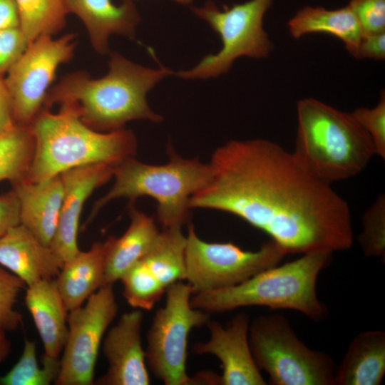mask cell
<instances>
[{"instance_id": "1", "label": "cell", "mask_w": 385, "mask_h": 385, "mask_svg": "<svg viewBox=\"0 0 385 385\" xmlns=\"http://www.w3.org/2000/svg\"><path fill=\"white\" fill-rule=\"evenodd\" d=\"M211 178L189 207L235 215L285 253H333L354 242L348 203L292 152L267 139L231 140L213 152Z\"/></svg>"}, {"instance_id": "2", "label": "cell", "mask_w": 385, "mask_h": 385, "mask_svg": "<svg viewBox=\"0 0 385 385\" xmlns=\"http://www.w3.org/2000/svg\"><path fill=\"white\" fill-rule=\"evenodd\" d=\"M108 68V73L100 78H92L83 71L67 74L49 89L43 109L67 105L83 123L100 132L124 128L135 120L163 121V118L150 108L146 96L174 71L163 66H141L118 52L110 53Z\"/></svg>"}, {"instance_id": "3", "label": "cell", "mask_w": 385, "mask_h": 385, "mask_svg": "<svg viewBox=\"0 0 385 385\" xmlns=\"http://www.w3.org/2000/svg\"><path fill=\"white\" fill-rule=\"evenodd\" d=\"M34 139L32 160L24 179L46 180L64 171L89 164H116L137 151L130 130H95L67 105L57 113L43 109L31 124Z\"/></svg>"}, {"instance_id": "4", "label": "cell", "mask_w": 385, "mask_h": 385, "mask_svg": "<svg viewBox=\"0 0 385 385\" xmlns=\"http://www.w3.org/2000/svg\"><path fill=\"white\" fill-rule=\"evenodd\" d=\"M297 160L317 179L332 184L360 173L376 155L373 142L351 113L306 98L297 104Z\"/></svg>"}, {"instance_id": "5", "label": "cell", "mask_w": 385, "mask_h": 385, "mask_svg": "<svg viewBox=\"0 0 385 385\" xmlns=\"http://www.w3.org/2000/svg\"><path fill=\"white\" fill-rule=\"evenodd\" d=\"M331 252L301 255L271 267L236 285L192 294L191 306L209 314L249 306L292 309L314 321L324 319L327 308L317 294L320 272L331 262Z\"/></svg>"}, {"instance_id": "6", "label": "cell", "mask_w": 385, "mask_h": 385, "mask_svg": "<svg viewBox=\"0 0 385 385\" xmlns=\"http://www.w3.org/2000/svg\"><path fill=\"white\" fill-rule=\"evenodd\" d=\"M167 153L168 161L162 165L144 163L133 157L118 163L113 186L95 202L88 221L111 200L126 198L133 202L148 196L157 202V217L163 228H182L187 224L190 199L210 181V165L199 158L181 157L170 143Z\"/></svg>"}, {"instance_id": "7", "label": "cell", "mask_w": 385, "mask_h": 385, "mask_svg": "<svg viewBox=\"0 0 385 385\" xmlns=\"http://www.w3.org/2000/svg\"><path fill=\"white\" fill-rule=\"evenodd\" d=\"M249 344L254 361L273 385H335L332 357L309 348L279 314L261 315L250 322Z\"/></svg>"}, {"instance_id": "8", "label": "cell", "mask_w": 385, "mask_h": 385, "mask_svg": "<svg viewBox=\"0 0 385 385\" xmlns=\"http://www.w3.org/2000/svg\"><path fill=\"white\" fill-rule=\"evenodd\" d=\"M274 1L249 0L222 10L212 1L192 7L194 14L220 35L222 46L217 53L205 56L192 68L173 74L185 79L216 78L227 73L240 57H267L274 44L264 29L263 21Z\"/></svg>"}, {"instance_id": "9", "label": "cell", "mask_w": 385, "mask_h": 385, "mask_svg": "<svg viewBox=\"0 0 385 385\" xmlns=\"http://www.w3.org/2000/svg\"><path fill=\"white\" fill-rule=\"evenodd\" d=\"M165 294V305L155 312L146 334V364L165 385L195 384L186 369L188 336L193 328L207 325L210 314L191 306L188 282L174 283Z\"/></svg>"}, {"instance_id": "10", "label": "cell", "mask_w": 385, "mask_h": 385, "mask_svg": "<svg viewBox=\"0 0 385 385\" xmlns=\"http://www.w3.org/2000/svg\"><path fill=\"white\" fill-rule=\"evenodd\" d=\"M286 253L272 240L255 251L232 242H208L188 224L185 246L187 282L193 294L236 285L258 272L278 265Z\"/></svg>"}, {"instance_id": "11", "label": "cell", "mask_w": 385, "mask_h": 385, "mask_svg": "<svg viewBox=\"0 0 385 385\" xmlns=\"http://www.w3.org/2000/svg\"><path fill=\"white\" fill-rule=\"evenodd\" d=\"M73 34L58 38L42 36L29 43L5 78L16 125H31L43 109L58 67L70 61L76 45Z\"/></svg>"}, {"instance_id": "12", "label": "cell", "mask_w": 385, "mask_h": 385, "mask_svg": "<svg viewBox=\"0 0 385 385\" xmlns=\"http://www.w3.org/2000/svg\"><path fill=\"white\" fill-rule=\"evenodd\" d=\"M118 310L113 284L92 294L84 306L68 311V332L56 385H93L103 336Z\"/></svg>"}, {"instance_id": "13", "label": "cell", "mask_w": 385, "mask_h": 385, "mask_svg": "<svg viewBox=\"0 0 385 385\" xmlns=\"http://www.w3.org/2000/svg\"><path fill=\"white\" fill-rule=\"evenodd\" d=\"M186 236L163 228L150 251L120 278L123 295L134 309L150 310L174 283L185 280Z\"/></svg>"}, {"instance_id": "14", "label": "cell", "mask_w": 385, "mask_h": 385, "mask_svg": "<svg viewBox=\"0 0 385 385\" xmlns=\"http://www.w3.org/2000/svg\"><path fill=\"white\" fill-rule=\"evenodd\" d=\"M250 320L248 314L240 312L225 326L217 321L207 324L210 339L195 344L192 351L196 354H212L220 361L222 385H265L257 366L249 344Z\"/></svg>"}, {"instance_id": "15", "label": "cell", "mask_w": 385, "mask_h": 385, "mask_svg": "<svg viewBox=\"0 0 385 385\" xmlns=\"http://www.w3.org/2000/svg\"><path fill=\"white\" fill-rule=\"evenodd\" d=\"M143 314L140 309L123 313L107 332L103 352L106 373L94 381L98 385H148L150 376L141 340Z\"/></svg>"}, {"instance_id": "16", "label": "cell", "mask_w": 385, "mask_h": 385, "mask_svg": "<svg viewBox=\"0 0 385 385\" xmlns=\"http://www.w3.org/2000/svg\"><path fill=\"white\" fill-rule=\"evenodd\" d=\"M116 164H89L71 168L60 174L63 185V197L56 234L50 247L63 265L80 251L77 240L78 230L86 200L93 190L113 177Z\"/></svg>"}, {"instance_id": "17", "label": "cell", "mask_w": 385, "mask_h": 385, "mask_svg": "<svg viewBox=\"0 0 385 385\" xmlns=\"http://www.w3.org/2000/svg\"><path fill=\"white\" fill-rule=\"evenodd\" d=\"M0 265L29 286L56 277L63 262L20 223L0 237Z\"/></svg>"}, {"instance_id": "18", "label": "cell", "mask_w": 385, "mask_h": 385, "mask_svg": "<svg viewBox=\"0 0 385 385\" xmlns=\"http://www.w3.org/2000/svg\"><path fill=\"white\" fill-rule=\"evenodd\" d=\"M19 205L20 223L42 244L50 247L55 236L63 197L61 175L34 183L11 182Z\"/></svg>"}, {"instance_id": "19", "label": "cell", "mask_w": 385, "mask_h": 385, "mask_svg": "<svg viewBox=\"0 0 385 385\" xmlns=\"http://www.w3.org/2000/svg\"><path fill=\"white\" fill-rule=\"evenodd\" d=\"M133 1L116 6L111 0H64L68 14L82 21L93 49L101 55L110 53L111 35L135 38L140 16Z\"/></svg>"}, {"instance_id": "20", "label": "cell", "mask_w": 385, "mask_h": 385, "mask_svg": "<svg viewBox=\"0 0 385 385\" xmlns=\"http://www.w3.org/2000/svg\"><path fill=\"white\" fill-rule=\"evenodd\" d=\"M25 304L44 347V355L59 359L68 332L67 309L54 278L27 286Z\"/></svg>"}, {"instance_id": "21", "label": "cell", "mask_w": 385, "mask_h": 385, "mask_svg": "<svg viewBox=\"0 0 385 385\" xmlns=\"http://www.w3.org/2000/svg\"><path fill=\"white\" fill-rule=\"evenodd\" d=\"M129 206L130 225L119 237H109L103 242L106 282L113 284L152 248L160 233L154 219Z\"/></svg>"}, {"instance_id": "22", "label": "cell", "mask_w": 385, "mask_h": 385, "mask_svg": "<svg viewBox=\"0 0 385 385\" xmlns=\"http://www.w3.org/2000/svg\"><path fill=\"white\" fill-rule=\"evenodd\" d=\"M385 374V332L356 335L335 371V385H379Z\"/></svg>"}, {"instance_id": "23", "label": "cell", "mask_w": 385, "mask_h": 385, "mask_svg": "<svg viewBox=\"0 0 385 385\" xmlns=\"http://www.w3.org/2000/svg\"><path fill=\"white\" fill-rule=\"evenodd\" d=\"M55 280L68 311L82 306L92 294L107 284L103 243L95 242L90 250H80L64 263Z\"/></svg>"}, {"instance_id": "24", "label": "cell", "mask_w": 385, "mask_h": 385, "mask_svg": "<svg viewBox=\"0 0 385 385\" xmlns=\"http://www.w3.org/2000/svg\"><path fill=\"white\" fill-rule=\"evenodd\" d=\"M290 35L298 39L310 34H327L340 39L354 57L363 37L359 24L350 7L336 9L307 6L298 10L287 22Z\"/></svg>"}, {"instance_id": "25", "label": "cell", "mask_w": 385, "mask_h": 385, "mask_svg": "<svg viewBox=\"0 0 385 385\" xmlns=\"http://www.w3.org/2000/svg\"><path fill=\"white\" fill-rule=\"evenodd\" d=\"M19 28L29 43L42 36H53L66 26L68 14L64 0H15Z\"/></svg>"}, {"instance_id": "26", "label": "cell", "mask_w": 385, "mask_h": 385, "mask_svg": "<svg viewBox=\"0 0 385 385\" xmlns=\"http://www.w3.org/2000/svg\"><path fill=\"white\" fill-rule=\"evenodd\" d=\"M34 150L31 125H16L0 135V181L24 178L29 168Z\"/></svg>"}, {"instance_id": "27", "label": "cell", "mask_w": 385, "mask_h": 385, "mask_svg": "<svg viewBox=\"0 0 385 385\" xmlns=\"http://www.w3.org/2000/svg\"><path fill=\"white\" fill-rule=\"evenodd\" d=\"M43 364L40 368L35 342L25 339L20 359L9 372L0 376V384L49 385L55 382L60 371V359L43 355Z\"/></svg>"}, {"instance_id": "28", "label": "cell", "mask_w": 385, "mask_h": 385, "mask_svg": "<svg viewBox=\"0 0 385 385\" xmlns=\"http://www.w3.org/2000/svg\"><path fill=\"white\" fill-rule=\"evenodd\" d=\"M359 244L367 257H385V197L381 193L365 211Z\"/></svg>"}, {"instance_id": "29", "label": "cell", "mask_w": 385, "mask_h": 385, "mask_svg": "<svg viewBox=\"0 0 385 385\" xmlns=\"http://www.w3.org/2000/svg\"><path fill=\"white\" fill-rule=\"evenodd\" d=\"M25 282L18 276L0 267V332L16 329L22 321L14 305Z\"/></svg>"}, {"instance_id": "30", "label": "cell", "mask_w": 385, "mask_h": 385, "mask_svg": "<svg viewBox=\"0 0 385 385\" xmlns=\"http://www.w3.org/2000/svg\"><path fill=\"white\" fill-rule=\"evenodd\" d=\"M359 124L370 136L376 155L385 158V93H380L379 101L373 108L359 107L351 113Z\"/></svg>"}, {"instance_id": "31", "label": "cell", "mask_w": 385, "mask_h": 385, "mask_svg": "<svg viewBox=\"0 0 385 385\" xmlns=\"http://www.w3.org/2000/svg\"><path fill=\"white\" fill-rule=\"evenodd\" d=\"M347 5L356 16L363 35L385 31V0H349Z\"/></svg>"}, {"instance_id": "32", "label": "cell", "mask_w": 385, "mask_h": 385, "mask_svg": "<svg viewBox=\"0 0 385 385\" xmlns=\"http://www.w3.org/2000/svg\"><path fill=\"white\" fill-rule=\"evenodd\" d=\"M29 43L20 28L0 30V76L9 71Z\"/></svg>"}, {"instance_id": "33", "label": "cell", "mask_w": 385, "mask_h": 385, "mask_svg": "<svg viewBox=\"0 0 385 385\" xmlns=\"http://www.w3.org/2000/svg\"><path fill=\"white\" fill-rule=\"evenodd\" d=\"M355 58L385 59V31L364 35L359 43Z\"/></svg>"}, {"instance_id": "34", "label": "cell", "mask_w": 385, "mask_h": 385, "mask_svg": "<svg viewBox=\"0 0 385 385\" xmlns=\"http://www.w3.org/2000/svg\"><path fill=\"white\" fill-rule=\"evenodd\" d=\"M20 224L19 205L13 191L0 195V237L10 227Z\"/></svg>"}, {"instance_id": "35", "label": "cell", "mask_w": 385, "mask_h": 385, "mask_svg": "<svg viewBox=\"0 0 385 385\" xmlns=\"http://www.w3.org/2000/svg\"><path fill=\"white\" fill-rule=\"evenodd\" d=\"M15 126L11 96L5 78L0 76V135Z\"/></svg>"}, {"instance_id": "36", "label": "cell", "mask_w": 385, "mask_h": 385, "mask_svg": "<svg viewBox=\"0 0 385 385\" xmlns=\"http://www.w3.org/2000/svg\"><path fill=\"white\" fill-rule=\"evenodd\" d=\"M19 28V16L15 0H0V30Z\"/></svg>"}, {"instance_id": "37", "label": "cell", "mask_w": 385, "mask_h": 385, "mask_svg": "<svg viewBox=\"0 0 385 385\" xmlns=\"http://www.w3.org/2000/svg\"><path fill=\"white\" fill-rule=\"evenodd\" d=\"M11 351V343L6 337L5 332H0V364L6 359Z\"/></svg>"}, {"instance_id": "38", "label": "cell", "mask_w": 385, "mask_h": 385, "mask_svg": "<svg viewBox=\"0 0 385 385\" xmlns=\"http://www.w3.org/2000/svg\"><path fill=\"white\" fill-rule=\"evenodd\" d=\"M172 1L180 4L189 5L192 2L193 0H172Z\"/></svg>"}]
</instances>
